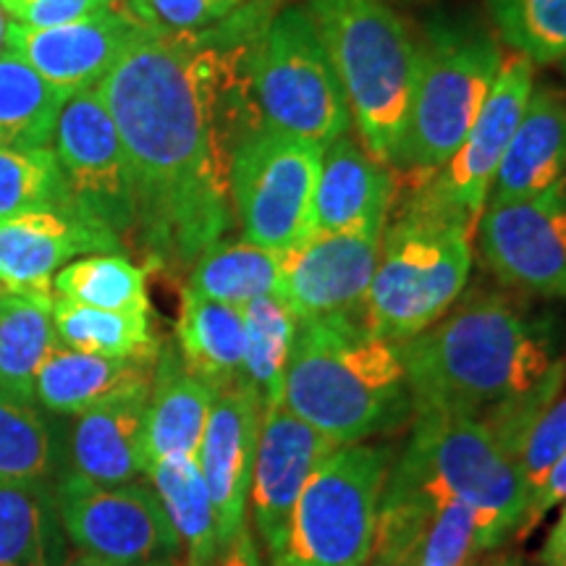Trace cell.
Returning <instances> with one entry per match:
<instances>
[{"instance_id":"20","label":"cell","mask_w":566,"mask_h":566,"mask_svg":"<svg viewBox=\"0 0 566 566\" xmlns=\"http://www.w3.org/2000/svg\"><path fill=\"white\" fill-rule=\"evenodd\" d=\"M260 422L263 405L247 380L216 394L197 464L216 506L218 541L223 551L247 527Z\"/></svg>"},{"instance_id":"3","label":"cell","mask_w":566,"mask_h":566,"mask_svg":"<svg viewBox=\"0 0 566 566\" xmlns=\"http://www.w3.org/2000/svg\"><path fill=\"white\" fill-rule=\"evenodd\" d=\"M281 405L336 446L405 428L412 417V394L399 344L375 336L363 315L302 321Z\"/></svg>"},{"instance_id":"48","label":"cell","mask_w":566,"mask_h":566,"mask_svg":"<svg viewBox=\"0 0 566 566\" xmlns=\"http://www.w3.org/2000/svg\"><path fill=\"white\" fill-rule=\"evenodd\" d=\"M485 566H514V564L506 562V558H501V562H491V564H485Z\"/></svg>"},{"instance_id":"22","label":"cell","mask_w":566,"mask_h":566,"mask_svg":"<svg viewBox=\"0 0 566 566\" xmlns=\"http://www.w3.org/2000/svg\"><path fill=\"white\" fill-rule=\"evenodd\" d=\"M153 378L118 388L108 399L76 415L69 441L71 472L105 485L142 475V430Z\"/></svg>"},{"instance_id":"46","label":"cell","mask_w":566,"mask_h":566,"mask_svg":"<svg viewBox=\"0 0 566 566\" xmlns=\"http://www.w3.org/2000/svg\"><path fill=\"white\" fill-rule=\"evenodd\" d=\"M0 6H3L6 13H11V17H17V13L27 6V0H0Z\"/></svg>"},{"instance_id":"40","label":"cell","mask_w":566,"mask_h":566,"mask_svg":"<svg viewBox=\"0 0 566 566\" xmlns=\"http://www.w3.org/2000/svg\"><path fill=\"white\" fill-rule=\"evenodd\" d=\"M103 9H108L103 0H27L13 21L32 30H51V27L74 24Z\"/></svg>"},{"instance_id":"49","label":"cell","mask_w":566,"mask_h":566,"mask_svg":"<svg viewBox=\"0 0 566 566\" xmlns=\"http://www.w3.org/2000/svg\"><path fill=\"white\" fill-rule=\"evenodd\" d=\"M103 3H105V6H113V3H116V0H103Z\"/></svg>"},{"instance_id":"10","label":"cell","mask_w":566,"mask_h":566,"mask_svg":"<svg viewBox=\"0 0 566 566\" xmlns=\"http://www.w3.org/2000/svg\"><path fill=\"white\" fill-rule=\"evenodd\" d=\"M323 145L252 124L231 153V208L247 242L286 252L313 233Z\"/></svg>"},{"instance_id":"42","label":"cell","mask_w":566,"mask_h":566,"mask_svg":"<svg viewBox=\"0 0 566 566\" xmlns=\"http://www.w3.org/2000/svg\"><path fill=\"white\" fill-rule=\"evenodd\" d=\"M218 566H265L263 554H260V546H258V541H254L250 527H244L242 533L233 537V541L229 543V548L223 551Z\"/></svg>"},{"instance_id":"11","label":"cell","mask_w":566,"mask_h":566,"mask_svg":"<svg viewBox=\"0 0 566 566\" xmlns=\"http://www.w3.org/2000/svg\"><path fill=\"white\" fill-rule=\"evenodd\" d=\"M533 90V63L516 53L512 59H504L475 126L438 171L417 176V187L405 210L449 221L467 233H475L501 160Z\"/></svg>"},{"instance_id":"18","label":"cell","mask_w":566,"mask_h":566,"mask_svg":"<svg viewBox=\"0 0 566 566\" xmlns=\"http://www.w3.org/2000/svg\"><path fill=\"white\" fill-rule=\"evenodd\" d=\"M124 242L76 208L30 210L0 221V292L53 300V279L90 252L118 254Z\"/></svg>"},{"instance_id":"29","label":"cell","mask_w":566,"mask_h":566,"mask_svg":"<svg viewBox=\"0 0 566 566\" xmlns=\"http://www.w3.org/2000/svg\"><path fill=\"white\" fill-rule=\"evenodd\" d=\"M53 300L0 292V394L34 401L42 363L61 342L55 338Z\"/></svg>"},{"instance_id":"33","label":"cell","mask_w":566,"mask_h":566,"mask_svg":"<svg viewBox=\"0 0 566 566\" xmlns=\"http://www.w3.org/2000/svg\"><path fill=\"white\" fill-rule=\"evenodd\" d=\"M51 317L55 338L69 349L101 357H153L160 352L150 313H111L53 296Z\"/></svg>"},{"instance_id":"8","label":"cell","mask_w":566,"mask_h":566,"mask_svg":"<svg viewBox=\"0 0 566 566\" xmlns=\"http://www.w3.org/2000/svg\"><path fill=\"white\" fill-rule=\"evenodd\" d=\"M420 53V74L394 166L433 174L459 150L491 95L504 53L472 24H441Z\"/></svg>"},{"instance_id":"26","label":"cell","mask_w":566,"mask_h":566,"mask_svg":"<svg viewBox=\"0 0 566 566\" xmlns=\"http://www.w3.org/2000/svg\"><path fill=\"white\" fill-rule=\"evenodd\" d=\"M153 357H101L59 344L34 380V401L55 415H82L118 388L153 378Z\"/></svg>"},{"instance_id":"21","label":"cell","mask_w":566,"mask_h":566,"mask_svg":"<svg viewBox=\"0 0 566 566\" xmlns=\"http://www.w3.org/2000/svg\"><path fill=\"white\" fill-rule=\"evenodd\" d=\"M396 195L388 166L370 158L352 134L323 147L313 197V233L386 229Z\"/></svg>"},{"instance_id":"39","label":"cell","mask_w":566,"mask_h":566,"mask_svg":"<svg viewBox=\"0 0 566 566\" xmlns=\"http://www.w3.org/2000/svg\"><path fill=\"white\" fill-rule=\"evenodd\" d=\"M566 451V394H558L541 420L530 430L525 449H522V472L527 480V495L541 485L546 472Z\"/></svg>"},{"instance_id":"34","label":"cell","mask_w":566,"mask_h":566,"mask_svg":"<svg viewBox=\"0 0 566 566\" xmlns=\"http://www.w3.org/2000/svg\"><path fill=\"white\" fill-rule=\"evenodd\" d=\"M53 296L111 313H150L145 268L134 265L124 254L71 260L55 273Z\"/></svg>"},{"instance_id":"15","label":"cell","mask_w":566,"mask_h":566,"mask_svg":"<svg viewBox=\"0 0 566 566\" xmlns=\"http://www.w3.org/2000/svg\"><path fill=\"white\" fill-rule=\"evenodd\" d=\"M493 548H499V541L472 506L386 478L373 558L472 566Z\"/></svg>"},{"instance_id":"13","label":"cell","mask_w":566,"mask_h":566,"mask_svg":"<svg viewBox=\"0 0 566 566\" xmlns=\"http://www.w3.org/2000/svg\"><path fill=\"white\" fill-rule=\"evenodd\" d=\"M53 139L71 205L124 242L134 233L137 202L122 134L97 87L63 103Z\"/></svg>"},{"instance_id":"25","label":"cell","mask_w":566,"mask_h":566,"mask_svg":"<svg viewBox=\"0 0 566 566\" xmlns=\"http://www.w3.org/2000/svg\"><path fill=\"white\" fill-rule=\"evenodd\" d=\"M176 352L184 367L221 394L244 378V315L242 307L205 300L192 289H181L176 317Z\"/></svg>"},{"instance_id":"35","label":"cell","mask_w":566,"mask_h":566,"mask_svg":"<svg viewBox=\"0 0 566 566\" xmlns=\"http://www.w3.org/2000/svg\"><path fill=\"white\" fill-rule=\"evenodd\" d=\"M59 464V441L38 401L0 394V485L51 483Z\"/></svg>"},{"instance_id":"2","label":"cell","mask_w":566,"mask_h":566,"mask_svg":"<svg viewBox=\"0 0 566 566\" xmlns=\"http://www.w3.org/2000/svg\"><path fill=\"white\" fill-rule=\"evenodd\" d=\"M412 415L472 420L522 462V449L566 380L548 325L504 294L459 300L441 321L399 344Z\"/></svg>"},{"instance_id":"4","label":"cell","mask_w":566,"mask_h":566,"mask_svg":"<svg viewBox=\"0 0 566 566\" xmlns=\"http://www.w3.org/2000/svg\"><path fill=\"white\" fill-rule=\"evenodd\" d=\"M304 6L334 63L363 147L380 166H394L422 48L384 0H307Z\"/></svg>"},{"instance_id":"36","label":"cell","mask_w":566,"mask_h":566,"mask_svg":"<svg viewBox=\"0 0 566 566\" xmlns=\"http://www.w3.org/2000/svg\"><path fill=\"white\" fill-rule=\"evenodd\" d=\"M501 40L533 66L566 59V0H488Z\"/></svg>"},{"instance_id":"9","label":"cell","mask_w":566,"mask_h":566,"mask_svg":"<svg viewBox=\"0 0 566 566\" xmlns=\"http://www.w3.org/2000/svg\"><path fill=\"white\" fill-rule=\"evenodd\" d=\"M388 470V446H338L304 485L273 566H370Z\"/></svg>"},{"instance_id":"41","label":"cell","mask_w":566,"mask_h":566,"mask_svg":"<svg viewBox=\"0 0 566 566\" xmlns=\"http://www.w3.org/2000/svg\"><path fill=\"white\" fill-rule=\"evenodd\" d=\"M562 504H566V451L546 472V478L541 480V485L527 495V506H525V514H522L520 527H516V537L525 541V537Z\"/></svg>"},{"instance_id":"30","label":"cell","mask_w":566,"mask_h":566,"mask_svg":"<svg viewBox=\"0 0 566 566\" xmlns=\"http://www.w3.org/2000/svg\"><path fill=\"white\" fill-rule=\"evenodd\" d=\"M281 279V252L247 239H221L189 268L187 289L205 300L244 307L258 296L275 294Z\"/></svg>"},{"instance_id":"37","label":"cell","mask_w":566,"mask_h":566,"mask_svg":"<svg viewBox=\"0 0 566 566\" xmlns=\"http://www.w3.org/2000/svg\"><path fill=\"white\" fill-rule=\"evenodd\" d=\"M74 208L53 147H0V221L30 210Z\"/></svg>"},{"instance_id":"31","label":"cell","mask_w":566,"mask_h":566,"mask_svg":"<svg viewBox=\"0 0 566 566\" xmlns=\"http://www.w3.org/2000/svg\"><path fill=\"white\" fill-rule=\"evenodd\" d=\"M69 97L48 84L21 55L0 53V147H48Z\"/></svg>"},{"instance_id":"7","label":"cell","mask_w":566,"mask_h":566,"mask_svg":"<svg viewBox=\"0 0 566 566\" xmlns=\"http://www.w3.org/2000/svg\"><path fill=\"white\" fill-rule=\"evenodd\" d=\"M412 417V433L388 478L472 506L501 546L516 533L527 506V480L520 457L472 420L446 415Z\"/></svg>"},{"instance_id":"12","label":"cell","mask_w":566,"mask_h":566,"mask_svg":"<svg viewBox=\"0 0 566 566\" xmlns=\"http://www.w3.org/2000/svg\"><path fill=\"white\" fill-rule=\"evenodd\" d=\"M55 501L66 537L82 554L113 566H158L181 551L153 485H105L66 470L55 483Z\"/></svg>"},{"instance_id":"51","label":"cell","mask_w":566,"mask_h":566,"mask_svg":"<svg viewBox=\"0 0 566 566\" xmlns=\"http://www.w3.org/2000/svg\"><path fill=\"white\" fill-rule=\"evenodd\" d=\"M158 566H168V564H158Z\"/></svg>"},{"instance_id":"27","label":"cell","mask_w":566,"mask_h":566,"mask_svg":"<svg viewBox=\"0 0 566 566\" xmlns=\"http://www.w3.org/2000/svg\"><path fill=\"white\" fill-rule=\"evenodd\" d=\"M66 541L53 483L0 485V566H63Z\"/></svg>"},{"instance_id":"24","label":"cell","mask_w":566,"mask_h":566,"mask_svg":"<svg viewBox=\"0 0 566 566\" xmlns=\"http://www.w3.org/2000/svg\"><path fill=\"white\" fill-rule=\"evenodd\" d=\"M566 176V95L535 87L509 142L488 205L527 200Z\"/></svg>"},{"instance_id":"32","label":"cell","mask_w":566,"mask_h":566,"mask_svg":"<svg viewBox=\"0 0 566 566\" xmlns=\"http://www.w3.org/2000/svg\"><path fill=\"white\" fill-rule=\"evenodd\" d=\"M242 315L247 336L242 380L254 388L265 412L268 407L281 405L283 378H286L300 321L279 294H265L247 302Z\"/></svg>"},{"instance_id":"5","label":"cell","mask_w":566,"mask_h":566,"mask_svg":"<svg viewBox=\"0 0 566 566\" xmlns=\"http://www.w3.org/2000/svg\"><path fill=\"white\" fill-rule=\"evenodd\" d=\"M242 74L258 122L317 145L352 132V111L307 6H286L247 40Z\"/></svg>"},{"instance_id":"50","label":"cell","mask_w":566,"mask_h":566,"mask_svg":"<svg viewBox=\"0 0 566 566\" xmlns=\"http://www.w3.org/2000/svg\"><path fill=\"white\" fill-rule=\"evenodd\" d=\"M562 63H564V71H566V59H564V61H562Z\"/></svg>"},{"instance_id":"43","label":"cell","mask_w":566,"mask_h":566,"mask_svg":"<svg viewBox=\"0 0 566 566\" xmlns=\"http://www.w3.org/2000/svg\"><path fill=\"white\" fill-rule=\"evenodd\" d=\"M541 564L543 566H566V504H562L554 527L541 548Z\"/></svg>"},{"instance_id":"17","label":"cell","mask_w":566,"mask_h":566,"mask_svg":"<svg viewBox=\"0 0 566 566\" xmlns=\"http://www.w3.org/2000/svg\"><path fill=\"white\" fill-rule=\"evenodd\" d=\"M338 446L283 405L263 412L254 451L250 506L268 564L279 562L286 546L296 501L313 472Z\"/></svg>"},{"instance_id":"14","label":"cell","mask_w":566,"mask_h":566,"mask_svg":"<svg viewBox=\"0 0 566 566\" xmlns=\"http://www.w3.org/2000/svg\"><path fill=\"white\" fill-rule=\"evenodd\" d=\"M478 247L506 289L566 300V176L527 200L485 205Z\"/></svg>"},{"instance_id":"38","label":"cell","mask_w":566,"mask_h":566,"mask_svg":"<svg viewBox=\"0 0 566 566\" xmlns=\"http://www.w3.org/2000/svg\"><path fill=\"white\" fill-rule=\"evenodd\" d=\"M247 0H129L139 27L160 38H197L229 21Z\"/></svg>"},{"instance_id":"19","label":"cell","mask_w":566,"mask_h":566,"mask_svg":"<svg viewBox=\"0 0 566 566\" xmlns=\"http://www.w3.org/2000/svg\"><path fill=\"white\" fill-rule=\"evenodd\" d=\"M142 30L145 27L129 11L108 6L87 19L51 30L9 21L6 51L21 55L42 80L71 97L97 87Z\"/></svg>"},{"instance_id":"47","label":"cell","mask_w":566,"mask_h":566,"mask_svg":"<svg viewBox=\"0 0 566 566\" xmlns=\"http://www.w3.org/2000/svg\"><path fill=\"white\" fill-rule=\"evenodd\" d=\"M6 30H9V19H6L3 6H0V53L6 51Z\"/></svg>"},{"instance_id":"28","label":"cell","mask_w":566,"mask_h":566,"mask_svg":"<svg viewBox=\"0 0 566 566\" xmlns=\"http://www.w3.org/2000/svg\"><path fill=\"white\" fill-rule=\"evenodd\" d=\"M158 493L187 554V566H218L223 556L210 491L197 459H163L142 470Z\"/></svg>"},{"instance_id":"16","label":"cell","mask_w":566,"mask_h":566,"mask_svg":"<svg viewBox=\"0 0 566 566\" xmlns=\"http://www.w3.org/2000/svg\"><path fill=\"white\" fill-rule=\"evenodd\" d=\"M386 229L317 231L281 252L275 294L296 321L363 315V304L378 265Z\"/></svg>"},{"instance_id":"1","label":"cell","mask_w":566,"mask_h":566,"mask_svg":"<svg viewBox=\"0 0 566 566\" xmlns=\"http://www.w3.org/2000/svg\"><path fill=\"white\" fill-rule=\"evenodd\" d=\"M244 38L142 30L97 84L122 134L147 260L192 268L231 229V153L242 129Z\"/></svg>"},{"instance_id":"6","label":"cell","mask_w":566,"mask_h":566,"mask_svg":"<svg viewBox=\"0 0 566 566\" xmlns=\"http://www.w3.org/2000/svg\"><path fill=\"white\" fill-rule=\"evenodd\" d=\"M472 271V233L401 210L386 223L363 321L375 336L405 344L462 300Z\"/></svg>"},{"instance_id":"23","label":"cell","mask_w":566,"mask_h":566,"mask_svg":"<svg viewBox=\"0 0 566 566\" xmlns=\"http://www.w3.org/2000/svg\"><path fill=\"white\" fill-rule=\"evenodd\" d=\"M216 391L195 378L176 346L158 352L142 430V470L163 459H197Z\"/></svg>"},{"instance_id":"44","label":"cell","mask_w":566,"mask_h":566,"mask_svg":"<svg viewBox=\"0 0 566 566\" xmlns=\"http://www.w3.org/2000/svg\"><path fill=\"white\" fill-rule=\"evenodd\" d=\"M63 566H113V564L103 562V558L90 556V554H82V551H76V554H69V558L63 562Z\"/></svg>"},{"instance_id":"45","label":"cell","mask_w":566,"mask_h":566,"mask_svg":"<svg viewBox=\"0 0 566 566\" xmlns=\"http://www.w3.org/2000/svg\"><path fill=\"white\" fill-rule=\"evenodd\" d=\"M370 566H417L409 558H373Z\"/></svg>"}]
</instances>
